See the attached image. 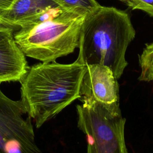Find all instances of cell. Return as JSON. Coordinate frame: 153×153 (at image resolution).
I'll return each instance as SVG.
<instances>
[{"label": "cell", "instance_id": "6da1fadb", "mask_svg": "<svg viewBox=\"0 0 153 153\" xmlns=\"http://www.w3.org/2000/svg\"><path fill=\"white\" fill-rule=\"evenodd\" d=\"M87 66L42 62L29 67L20 81L21 101L39 128L76 99Z\"/></svg>", "mask_w": 153, "mask_h": 153}, {"label": "cell", "instance_id": "7a4b0ae2", "mask_svg": "<svg viewBox=\"0 0 153 153\" xmlns=\"http://www.w3.org/2000/svg\"><path fill=\"white\" fill-rule=\"evenodd\" d=\"M135 35L127 13L101 5L85 16L76 60L86 66H106L119 79L128 65L126 53Z\"/></svg>", "mask_w": 153, "mask_h": 153}, {"label": "cell", "instance_id": "3957f363", "mask_svg": "<svg viewBox=\"0 0 153 153\" xmlns=\"http://www.w3.org/2000/svg\"><path fill=\"white\" fill-rule=\"evenodd\" d=\"M86 14L63 10L43 20L22 25L14 32L13 38L25 56L42 62H54L78 48Z\"/></svg>", "mask_w": 153, "mask_h": 153}, {"label": "cell", "instance_id": "277c9868", "mask_svg": "<svg viewBox=\"0 0 153 153\" xmlns=\"http://www.w3.org/2000/svg\"><path fill=\"white\" fill-rule=\"evenodd\" d=\"M76 106L77 126L85 135L87 153H127L126 118L120 104L105 105L88 100Z\"/></svg>", "mask_w": 153, "mask_h": 153}, {"label": "cell", "instance_id": "5b68a950", "mask_svg": "<svg viewBox=\"0 0 153 153\" xmlns=\"http://www.w3.org/2000/svg\"><path fill=\"white\" fill-rule=\"evenodd\" d=\"M0 153H41L32 118L22 102L8 97L1 87Z\"/></svg>", "mask_w": 153, "mask_h": 153}, {"label": "cell", "instance_id": "8992f818", "mask_svg": "<svg viewBox=\"0 0 153 153\" xmlns=\"http://www.w3.org/2000/svg\"><path fill=\"white\" fill-rule=\"evenodd\" d=\"M81 102L92 100L105 105L119 103L118 79L112 70L102 65H87L79 90Z\"/></svg>", "mask_w": 153, "mask_h": 153}, {"label": "cell", "instance_id": "52a82bcc", "mask_svg": "<svg viewBox=\"0 0 153 153\" xmlns=\"http://www.w3.org/2000/svg\"><path fill=\"white\" fill-rule=\"evenodd\" d=\"M25 57L13 36L0 42V84L21 81L29 68Z\"/></svg>", "mask_w": 153, "mask_h": 153}, {"label": "cell", "instance_id": "ba28073f", "mask_svg": "<svg viewBox=\"0 0 153 153\" xmlns=\"http://www.w3.org/2000/svg\"><path fill=\"white\" fill-rule=\"evenodd\" d=\"M57 5L52 0H14L9 8L0 11V20L20 27L42 11Z\"/></svg>", "mask_w": 153, "mask_h": 153}, {"label": "cell", "instance_id": "9c48e42d", "mask_svg": "<svg viewBox=\"0 0 153 153\" xmlns=\"http://www.w3.org/2000/svg\"><path fill=\"white\" fill-rule=\"evenodd\" d=\"M140 73L138 79L141 81H153V42L148 44L139 56Z\"/></svg>", "mask_w": 153, "mask_h": 153}, {"label": "cell", "instance_id": "30bf717a", "mask_svg": "<svg viewBox=\"0 0 153 153\" xmlns=\"http://www.w3.org/2000/svg\"><path fill=\"white\" fill-rule=\"evenodd\" d=\"M62 8L86 14L101 5L96 0H52Z\"/></svg>", "mask_w": 153, "mask_h": 153}, {"label": "cell", "instance_id": "8fae6325", "mask_svg": "<svg viewBox=\"0 0 153 153\" xmlns=\"http://www.w3.org/2000/svg\"><path fill=\"white\" fill-rule=\"evenodd\" d=\"M128 6L133 10L143 11L153 17V0H128Z\"/></svg>", "mask_w": 153, "mask_h": 153}, {"label": "cell", "instance_id": "7c38bea8", "mask_svg": "<svg viewBox=\"0 0 153 153\" xmlns=\"http://www.w3.org/2000/svg\"><path fill=\"white\" fill-rule=\"evenodd\" d=\"M19 29V27L11 26L7 24L0 20V30L2 31H13L15 32Z\"/></svg>", "mask_w": 153, "mask_h": 153}, {"label": "cell", "instance_id": "4fadbf2b", "mask_svg": "<svg viewBox=\"0 0 153 153\" xmlns=\"http://www.w3.org/2000/svg\"><path fill=\"white\" fill-rule=\"evenodd\" d=\"M13 1L14 0H0V11L9 8Z\"/></svg>", "mask_w": 153, "mask_h": 153}, {"label": "cell", "instance_id": "5bb4252c", "mask_svg": "<svg viewBox=\"0 0 153 153\" xmlns=\"http://www.w3.org/2000/svg\"><path fill=\"white\" fill-rule=\"evenodd\" d=\"M14 32L13 31H2L0 30V42L8 39V38L13 36Z\"/></svg>", "mask_w": 153, "mask_h": 153}, {"label": "cell", "instance_id": "9a60e30c", "mask_svg": "<svg viewBox=\"0 0 153 153\" xmlns=\"http://www.w3.org/2000/svg\"><path fill=\"white\" fill-rule=\"evenodd\" d=\"M119 1L126 4L127 5H128V0H119Z\"/></svg>", "mask_w": 153, "mask_h": 153}]
</instances>
